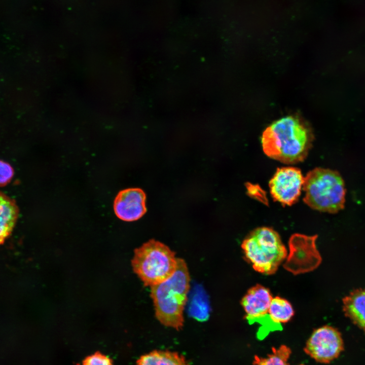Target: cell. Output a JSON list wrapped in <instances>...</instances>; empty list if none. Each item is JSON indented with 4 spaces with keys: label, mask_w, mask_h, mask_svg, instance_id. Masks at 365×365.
<instances>
[{
    "label": "cell",
    "mask_w": 365,
    "mask_h": 365,
    "mask_svg": "<svg viewBox=\"0 0 365 365\" xmlns=\"http://www.w3.org/2000/svg\"><path fill=\"white\" fill-rule=\"evenodd\" d=\"M312 139L310 131L299 119L287 116L274 122L264 130L261 143L268 157L293 164L306 159Z\"/></svg>",
    "instance_id": "cell-1"
},
{
    "label": "cell",
    "mask_w": 365,
    "mask_h": 365,
    "mask_svg": "<svg viewBox=\"0 0 365 365\" xmlns=\"http://www.w3.org/2000/svg\"><path fill=\"white\" fill-rule=\"evenodd\" d=\"M190 281L186 262L177 258V268L173 275L164 282L151 287L155 316L163 325L177 331L182 329Z\"/></svg>",
    "instance_id": "cell-2"
},
{
    "label": "cell",
    "mask_w": 365,
    "mask_h": 365,
    "mask_svg": "<svg viewBox=\"0 0 365 365\" xmlns=\"http://www.w3.org/2000/svg\"><path fill=\"white\" fill-rule=\"evenodd\" d=\"M304 202L321 212L336 213L344 208L346 190L340 173L330 169L317 167L304 177Z\"/></svg>",
    "instance_id": "cell-3"
},
{
    "label": "cell",
    "mask_w": 365,
    "mask_h": 365,
    "mask_svg": "<svg viewBox=\"0 0 365 365\" xmlns=\"http://www.w3.org/2000/svg\"><path fill=\"white\" fill-rule=\"evenodd\" d=\"M241 248L253 269L265 275L275 273L287 256L279 234L266 227L252 231L243 240Z\"/></svg>",
    "instance_id": "cell-4"
},
{
    "label": "cell",
    "mask_w": 365,
    "mask_h": 365,
    "mask_svg": "<svg viewBox=\"0 0 365 365\" xmlns=\"http://www.w3.org/2000/svg\"><path fill=\"white\" fill-rule=\"evenodd\" d=\"M131 265L143 284L152 287L173 275L177 268V258L166 245L152 239L135 249Z\"/></svg>",
    "instance_id": "cell-5"
},
{
    "label": "cell",
    "mask_w": 365,
    "mask_h": 365,
    "mask_svg": "<svg viewBox=\"0 0 365 365\" xmlns=\"http://www.w3.org/2000/svg\"><path fill=\"white\" fill-rule=\"evenodd\" d=\"M344 350L341 334L337 329L325 325L315 329L306 342L304 352L316 362L329 363Z\"/></svg>",
    "instance_id": "cell-6"
},
{
    "label": "cell",
    "mask_w": 365,
    "mask_h": 365,
    "mask_svg": "<svg viewBox=\"0 0 365 365\" xmlns=\"http://www.w3.org/2000/svg\"><path fill=\"white\" fill-rule=\"evenodd\" d=\"M317 237V235H293L289 241V253L286 257L285 269L296 275L316 268L321 261L315 245Z\"/></svg>",
    "instance_id": "cell-7"
},
{
    "label": "cell",
    "mask_w": 365,
    "mask_h": 365,
    "mask_svg": "<svg viewBox=\"0 0 365 365\" xmlns=\"http://www.w3.org/2000/svg\"><path fill=\"white\" fill-rule=\"evenodd\" d=\"M304 180V177L298 168H278L269 183L271 195L275 201L283 205L291 206L298 201Z\"/></svg>",
    "instance_id": "cell-8"
},
{
    "label": "cell",
    "mask_w": 365,
    "mask_h": 365,
    "mask_svg": "<svg viewBox=\"0 0 365 365\" xmlns=\"http://www.w3.org/2000/svg\"><path fill=\"white\" fill-rule=\"evenodd\" d=\"M272 298L269 289L259 284L247 290L241 299V305L245 313V318L249 324L258 322L271 331L278 330L268 315Z\"/></svg>",
    "instance_id": "cell-9"
},
{
    "label": "cell",
    "mask_w": 365,
    "mask_h": 365,
    "mask_svg": "<svg viewBox=\"0 0 365 365\" xmlns=\"http://www.w3.org/2000/svg\"><path fill=\"white\" fill-rule=\"evenodd\" d=\"M117 216L125 222L139 220L145 213L146 196L139 188H129L120 191L114 203Z\"/></svg>",
    "instance_id": "cell-10"
},
{
    "label": "cell",
    "mask_w": 365,
    "mask_h": 365,
    "mask_svg": "<svg viewBox=\"0 0 365 365\" xmlns=\"http://www.w3.org/2000/svg\"><path fill=\"white\" fill-rule=\"evenodd\" d=\"M345 315L365 331V289H355L343 299Z\"/></svg>",
    "instance_id": "cell-11"
},
{
    "label": "cell",
    "mask_w": 365,
    "mask_h": 365,
    "mask_svg": "<svg viewBox=\"0 0 365 365\" xmlns=\"http://www.w3.org/2000/svg\"><path fill=\"white\" fill-rule=\"evenodd\" d=\"M19 215L15 201L0 192V245L12 233Z\"/></svg>",
    "instance_id": "cell-12"
},
{
    "label": "cell",
    "mask_w": 365,
    "mask_h": 365,
    "mask_svg": "<svg viewBox=\"0 0 365 365\" xmlns=\"http://www.w3.org/2000/svg\"><path fill=\"white\" fill-rule=\"evenodd\" d=\"M136 365H190L179 353L168 350H153L141 356Z\"/></svg>",
    "instance_id": "cell-13"
},
{
    "label": "cell",
    "mask_w": 365,
    "mask_h": 365,
    "mask_svg": "<svg viewBox=\"0 0 365 365\" xmlns=\"http://www.w3.org/2000/svg\"><path fill=\"white\" fill-rule=\"evenodd\" d=\"M294 314L293 307L288 301L278 296L272 298L268 315L271 322L279 330L281 328L280 324L288 322Z\"/></svg>",
    "instance_id": "cell-14"
},
{
    "label": "cell",
    "mask_w": 365,
    "mask_h": 365,
    "mask_svg": "<svg viewBox=\"0 0 365 365\" xmlns=\"http://www.w3.org/2000/svg\"><path fill=\"white\" fill-rule=\"evenodd\" d=\"M291 349L286 345L272 347L271 352L265 356L256 355L252 365H289Z\"/></svg>",
    "instance_id": "cell-15"
},
{
    "label": "cell",
    "mask_w": 365,
    "mask_h": 365,
    "mask_svg": "<svg viewBox=\"0 0 365 365\" xmlns=\"http://www.w3.org/2000/svg\"><path fill=\"white\" fill-rule=\"evenodd\" d=\"M190 313L192 316L199 321H204L208 317V305L202 293H194L191 303Z\"/></svg>",
    "instance_id": "cell-16"
},
{
    "label": "cell",
    "mask_w": 365,
    "mask_h": 365,
    "mask_svg": "<svg viewBox=\"0 0 365 365\" xmlns=\"http://www.w3.org/2000/svg\"><path fill=\"white\" fill-rule=\"evenodd\" d=\"M82 365H114L112 360L106 355L99 352L87 356L83 361Z\"/></svg>",
    "instance_id": "cell-17"
},
{
    "label": "cell",
    "mask_w": 365,
    "mask_h": 365,
    "mask_svg": "<svg viewBox=\"0 0 365 365\" xmlns=\"http://www.w3.org/2000/svg\"><path fill=\"white\" fill-rule=\"evenodd\" d=\"M14 170L7 162L0 160V187L8 184L12 179Z\"/></svg>",
    "instance_id": "cell-18"
},
{
    "label": "cell",
    "mask_w": 365,
    "mask_h": 365,
    "mask_svg": "<svg viewBox=\"0 0 365 365\" xmlns=\"http://www.w3.org/2000/svg\"><path fill=\"white\" fill-rule=\"evenodd\" d=\"M300 365H304V364H300Z\"/></svg>",
    "instance_id": "cell-19"
}]
</instances>
